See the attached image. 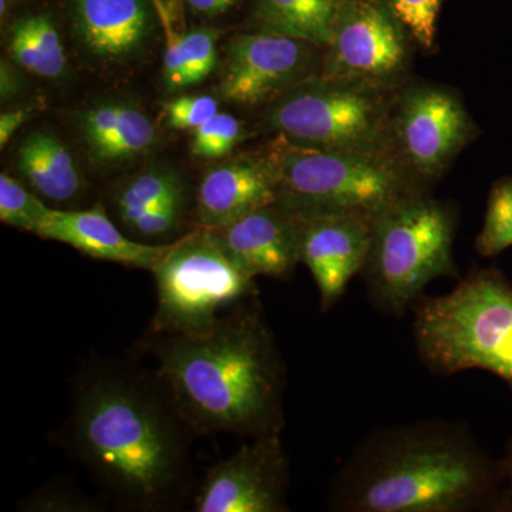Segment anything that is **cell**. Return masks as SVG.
<instances>
[{
    "label": "cell",
    "instance_id": "obj_14",
    "mask_svg": "<svg viewBox=\"0 0 512 512\" xmlns=\"http://www.w3.org/2000/svg\"><path fill=\"white\" fill-rule=\"evenodd\" d=\"M110 202L114 220L138 242L170 245L191 232L185 229L191 210L187 187L173 168L154 165L133 175L114 190Z\"/></svg>",
    "mask_w": 512,
    "mask_h": 512
},
{
    "label": "cell",
    "instance_id": "obj_9",
    "mask_svg": "<svg viewBox=\"0 0 512 512\" xmlns=\"http://www.w3.org/2000/svg\"><path fill=\"white\" fill-rule=\"evenodd\" d=\"M319 76L392 90L410 60L409 33L386 0H343Z\"/></svg>",
    "mask_w": 512,
    "mask_h": 512
},
{
    "label": "cell",
    "instance_id": "obj_17",
    "mask_svg": "<svg viewBox=\"0 0 512 512\" xmlns=\"http://www.w3.org/2000/svg\"><path fill=\"white\" fill-rule=\"evenodd\" d=\"M276 201L278 178L268 154L231 158L201 178L194 198L195 228H224Z\"/></svg>",
    "mask_w": 512,
    "mask_h": 512
},
{
    "label": "cell",
    "instance_id": "obj_3",
    "mask_svg": "<svg viewBox=\"0 0 512 512\" xmlns=\"http://www.w3.org/2000/svg\"><path fill=\"white\" fill-rule=\"evenodd\" d=\"M503 467L464 427L424 421L370 437L333 485L336 511L468 512L493 503Z\"/></svg>",
    "mask_w": 512,
    "mask_h": 512
},
{
    "label": "cell",
    "instance_id": "obj_1",
    "mask_svg": "<svg viewBox=\"0 0 512 512\" xmlns=\"http://www.w3.org/2000/svg\"><path fill=\"white\" fill-rule=\"evenodd\" d=\"M192 436L156 372L113 360L77 377L59 440L117 505L158 512L188 493Z\"/></svg>",
    "mask_w": 512,
    "mask_h": 512
},
{
    "label": "cell",
    "instance_id": "obj_13",
    "mask_svg": "<svg viewBox=\"0 0 512 512\" xmlns=\"http://www.w3.org/2000/svg\"><path fill=\"white\" fill-rule=\"evenodd\" d=\"M373 220L356 214L301 218V262L318 286L320 308L329 311L365 269Z\"/></svg>",
    "mask_w": 512,
    "mask_h": 512
},
{
    "label": "cell",
    "instance_id": "obj_10",
    "mask_svg": "<svg viewBox=\"0 0 512 512\" xmlns=\"http://www.w3.org/2000/svg\"><path fill=\"white\" fill-rule=\"evenodd\" d=\"M474 131L463 101L444 87H410L392 114L393 151L414 180L439 178Z\"/></svg>",
    "mask_w": 512,
    "mask_h": 512
},
{
    "label": "cell",
    "instance_id": "obj_33",
    "mask_svg": "<svg viewBox=\"0 0 512 512\" xmlns=\"http://www.w3.org/2000/svg\"><path fill=\"white\" fill-rule=\"evenodd\" d=\"M501 467H503L504 478L508 481L512 490V443L510 450H508L507 457H505Z\"/></svg>",
    "mask_w": 512,
    "mask_h": 512
},
{
    "label": "cell",
    "instance_id": "obj_19",
    "mask_svg": "<svg viewBox=\"0 0 512 512\" xmlns=\"http://www.w3.org/2000/svg\"><path fill=\"white\" fill-rule=\"evenodd\" d=\"M79 131L90 158L101 167H119L136 160L157 143L153 120L124 101H106L84 110Z\"/></svg>",
    "mask_w": 512,
    "mask_h": 512
},
{
    "label": "cell",
    "instance_id": "obj_20",
    "mask_svg": "<svg viewBox=\"0 0 512 512\" xmlns=\"http://www.w3.org/2000/svg\"><path fill=\"white\" fill-rule=\"evenodd\" d=\"M16 171L43 201L72 204L84 183L69 148L50 131H35L22 141L16 153Z\"/></svg>",
    "mask_w": 512,
    "mask_h": 512
},
{
    "label": "cell",
    "instance_id": "obj_31",
    "mask_svg": "<svg viewBox=\"0 0 512 512\" xmlns=\"http://www.w3.org/2000/svg\"><path fill=\"white\" fill-rule=\"evenodd\" d=\"M20 87H22V79L20 74L15 67L9 62L2 60V66H0V94H2V100H10L19 93Z\"/></svg>",
    "mask_w": 512,
    "mask_h": 512
},
{
    "label": "cell",
    "instance_id": "obj_12",
    "mask_svg": "<svg viewBox=\"0 0 512 512\" xmlns=\"http://www.w3.org/2000/svg\"><path fill=\"white\" fill-rule=\"evenodd\" d=\"M289 463L281 434L255 437L205 474L195 512H285Z\"/></svg>",
    "mask_w": 512,
    "mask_h": 512
},
{
    "label": "cell",
    "instance_id": "obj_27",
    "mask_svg": "<svg viewBox=\"0 0 512 512\" xmlns=\"http://www.w3.org/2000/svg\"><path fill=\"white\" fill-rule=\"evenodd\" d=\"M220 32L214 29H197L183 35L185 84L197 86L204 82L218 62L217 42Z\"/></svg>",
    "mask_w": 512,
    "mask_h": 512
},
{
    "label": "cell",
    "instance_id": "obj_32",
    "mask_svg": "<svg viewBox=\"0 0 512 512\" xmlns=\"http://www.w3.org/2000/svg\"><path fill=\"white\" fill-rule=\"evenodd\" d=\"M237 2L238 0H185L192 12L197 13V15L208 16V18L222 15Z\"/></svg>",
    "mask_w": 512,
    "mask_h": 512
},
{
    "label": "cell",
    "instance_id": "obj_11",
    "mask_svg": "<svg viewBox=\"0 0 512 512\" xmlns=\"http://www.w3.org/2000/svg\"><path fill=\"white\" fill-rule=\"evenodd\" d=\"M316 45L279 33H244L229 40L221 67L222 99L244 107L272 104L319 74Z\"/></svg>",
    "mask_w": 512,
    "mask_h": 512
},
{
    "label": "cell",
    "instance_id": "obj_24",
    "mask_svg": "<svg viewBox=\"0 0 512 512\" xmlns=\"http://www.w3.org/2000/svg\"><path fill=\"white\" fill-rule=\"evenodd\" d=\"M50 208L35 191L10 177L0 174V221L20 231L37 234L40 225L46 220Z\"/></svg>",
    "mask_w": 512,
    "mask_h": 512
},
{
    "label": "cell",
    "instance_id": "obj_21",
    "mask_svg": "<svg viewBox=\"0 0 512 512\" xmlns=\"http://www.w3.org/2000/svg\"><path fill=\"white\" fill-rule=\"evenodd\" d=\"M343 0H256L258 28L306 40L319 47L329 45L333 23Z\"/></svg>",
    "mask_w": 512,
    "mask_h": 512
},
{
    "label": "cell",
    "instance_id": "obj_25",
    "mask_svg": "<svg viewBox=\"0 0 512 512\" xmlns=\"http://www.w3.org/2000/svg\"><path fill=\"white\" fill-rule=\"evenodd\" d=\"M244 138V127L237 117L218 111L202 126L195 128L191 153L195 157L215 160L228 156Z\"/></svg>",
    "mask_w": 512,
    "mask_h": 512
},
{
    "label": "cell",
    "instance_id": "obj_18",
    "mask_svg": "<svg viewBox=\"0 0 512 512\" xmlns=\"http://www.w3.org/2000/svg\"><path fill=\"white\" fill-rule=\"evenodd\" d=\"M36 235L62 242L99 261L146 271H153L173 245L144 244L128 237L120 225L109 217L103 202H96L87 210L53 208Z\"/></svg>",
    "mask_w": 512,
    "mask_h": 512
},
{
    "label": "cell",
    "instance_id": "obj_2",
    "mask_svg": "<svg viewBox=\"0 0 512 512\" xmlns=\"http://www.w3.org/2000/svg\"><path fill=\"white\" fill-rule=\"evenodd\" d=\"M143 346L156 357L158 379L197 436L282 433L284 360L256 298L202 332L147 333Z\"/></svg>",
    "mask_w": 512,
    "mask_h": 512
},
{
    "label": "cell",
    "instance_id": "obj_16",
    "mask_svg": "<svg viewBox=\"0 0 512 512\" xmlns=\"http://www.w3.org/2000/svg\"><path fill=\"white\" fill-rule=\"evenodd\" d=\"M214 232L229 256L254 279L266 276L285 281L301 264V218L279 202Z\"/></svg>",
    "mask_w": 512,
    "mask_h": 512
},
{
    "label": "cell",
    "instance_id": "obj_6",
    "mask_svg": "<svg viewBox=\"0 0 512 512\" xmlns=\"http://www.w3.org/2000/svg\"><path fill=\"white\" fill-rule=\"evenodd\" d=\"M454 232L453 211L420 191L404 195L376 215L363 272L380 311L402 315L431 282L456 278Z\"/></svg>",
    "mask_w": 512,
    "mask_h": 512
},
{
    "label": "cell",
    "instance_id": "obj_5",
    "mask_svg": "<svg viewBox=\"0 0 512 512\" xmlns=\"http://www.w3.org/2000/svg\"><path fill=\"white\" fill-rule=\"evenodd\" d=\"M278 201L299 218L356 214L375 220L384 208L417 190L393 153H343L295 146L282 137L268 150Z\"/></svg>",
    "mask_w": 512,
    "mask_h": 512
},
{
    "label": "cell",
    "instance_id": "obj_8",
    "mask_svg": "<svg viewBox=\"0 0 512 512\" xmlns=\"http://www.w3.org/2000/svg\"><path fill=\"white\" fill-rule=\"evenodd\" d=\"M151 272L157 286L151 335L202 332L258 293L255 279L229 256L211 229L195 228L175 241Z\"/></svg>",
    "mask_w": 512,
    "mask_h": 512
},
{
    "label": "cell",
    "instance_id": "obj_26",
    "mask_svg": "<svg viewBox=\"0 0 512 512\" xmlns=\"http://www.w3.org/2000/svg\"><path fill=\"white\" fill-rule=\"evenodd\" d=\"M396 19L423 49L436 43L437 18L444 0H386Z\"/></svg>",
    "mask_w": 512,
    "mask_h": 512
},
{
    "label": "cell",
    "instance_id": "obj_34",
    "mask_svg": "<svg viewBox=\"0 0 512 512\" xmlns=\"http://www.w3.org/2000/svg\"><path fill=\"white\" fill-rule=\"evenodd\" d=\"M13 3H15V0H0V18H2V20L8 16Z\"/></svg>",
    "mask_w": 512,
    "mask_h": 512
},
{
    "label": "cell",
    "instance_id": "obj_7",
    "mask_svg": "<svg viewBox=\"0 0 512 512\" xmlns=\"http://www.w3.org/2000/svg\"><path fill=\"white\" fill-rule=\"evenodd\" d=\"M389 93L316 74L271 104L266 126L295 146L394 154Z\"/></svg>",
    "mask_w": 512,
    "mask_h": 512
},
{
    "label": "cell",
    "instance_id": "obj_29",
    "mask_svg": "<svg viewBox=\"0 0 512 512\" xmlns=\"http://www.w3.org/2000/svg\"><path fill=\"white\" fill-rule=\"evenodd\" d=\"M218 113V101L211 96L178 97L164 104L165 120L174 130H195Z\"/></svg>",
    "mask_w": 512,
    "mask_h": 512
},
{
    "label": "cell",
    "instance_id": "obj_22",
    "mask_svg": "<svg viewBox=\"0 0 512 512\" xmlns=\"http://www.w3.org/2000/svg\"><path fill=\"white\" fill-rule=\"evenodd\" d=\"M8 50L16 66L33 76L59 79L66 73L62 36L47 13H33L16 20L10 29Z\"/></svg>",
    "mask_w": 512,
    "mask_h": 512
},
{
    "label": "cell",
    "instance_id": "obj_15",
    "mask_svg": "<svg viewBox=\"0 0 512 512\" xmlns=\"http://www.w3.org/2000/svg\"><path fill=\"white\" fill-rule=\"evenodd\" d=\"M69 16L77 43L104 67L143 56L156 28L148 0H69Z\"/></svg>",
    "mask_w": 512,
    "mask_h": 512
},
{
    "label": "cell",
    "instance_id": "obj_28",
    "mask_svg": "<svg viewBox=\"0 0 512 512\" xmlns=\"http://www.w3.org/2000/svg\"><path fill=\"white\" fill-rule=\"evenodd\" d=\"M101 504L69 484H46L20 501L19 510L28 512H96Z\"/></svg>",
    "mask_w": 512,
    "mask_h": 512
},
{
    "label": "cell",
    "instance_id": "obj_30",
    "mask_svg": "<svg viewBox=\"0 0 512 512\" xmlns=\"http://www.w3.org/2000/svg\"><path fill=\"white\" fill-rule=\"evenodd\" d=\"M33 116V106L6 111L0 116V148H5L13 134Z\"/></svg>",
    "mask_w": 512,
    "mask_h": 512
},
{
    "label": "cell",
    "instance_id": "obj_4",
    "mask_svg": "<svg viewBox=\"0 0 512 512\" xmlns=\"http://www.w3.org/2000/svg\"><path fill=\"white\" fill-rule=\"evenodd\" d=\"M417 353L431 372L485 370L512 386V286L494 269L413 305Z\"/></svg>",
    "mask_w": 512,
    "mask_h": 512
},
{
    "label": "cell",
    "instance_id": "obj_23",
    "mask_svg": "<svg viewBox=\"0 0 512 512\" xmlns=\"http://www.w3.org/2000/svg\"><path fill=\"white\" fill-rule=\"evenodd\" d=\"M512 247V178L494 185L488 197L484 224L478 234V254L491 258Z\"/></svg>",
    "mask_w": 512,
    "mask_h": 512
}]
</instances>
